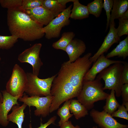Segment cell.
Segmentation results:
<instances>
[{"mask_svg":"<svg viewBox=\"0 0 128 128\" xmlns=\"http://www.w3.org/2000/svg\"><path fill=\"white\" fill-rule=\"evenodd\" d=\"M123 68V64H114L99 73L96 78L100 80L102 79L104 81V90L107 89L114 90L116 96L118 97L121 96V89L123 85L121 79Z\"/></svg>","mask_w":128,"mask_h":128,"instance_id":"277c9868","label":"cell"},{"mask_svg":"<svg viewBox=\"0 0 128 128\" xmlns=\"http://www.w3.org/2000/svg\"><path fill=\"white\" fill-rule=\"evenodd\" d=\"M72 6V5H69L43 27L42 31L46 38L50 39L59 37L62 28L70 24Z\"/></svg>","mask_w":128,"mask_h":128,"instance_id":"52a82bcc","label":"cell"},{"mask_svg":"<svg viewBox=\"0 0 128 128\" xmlns=\"http://www.w3.org/2000/svg\"><path fill=\"white\" fill-rule=\"evenodd\" d=\"M121 96L123 99L122 105L128 103V84L123 85L121 89Z\"/></svg>","mask_w":128,"mask_h":128,"instance_id":"d6a6232c","label":"cell"},{"mask_svg":"<svg viewBox=\"0 0 128 128\" xmlns=\"http://www.w3.org/2000/svg\"><path fill=\"white\" fill-rule=\"evenodd\" d=\"M27 83L25 92L30 96L51 95L50 90L56 74L45 79L39 78L32 73H27Z\"/></svg>","mask_w":128,"mask_h":128,"instance_id":"5b68a950","label":"cell"},{"mask_svg":"<svg viewBox=\"0 0 128 128\" xmlns=\"http://www.w3.org/2000/svg\"><path fill=\"white\" fill-rule=\"evenodd\" d=\"M118 19L119 26L116 29L117 34L120 38L123 35H128V19Z\"/></svg>","mask_w":128,"mask_h":128,"instance_id":"83f0119b","label":"cell"},{"mask_svg":"<svg viewBox=\"0 0 128 128\" xmlns=\"http://www.w3.org/2000/svg\"><path fill=\"white\" fill-rule=\"evenodd\" d=\"M110 23L114 22L115 19L120 18L128 10V0H114Z\"/></svg>","mask_w":128,"mask_h":128,"instance_id":"e0dca14e","label":"cell"},{"mask_svg":"<svg viewBox=\"0 0 128 128\" xmlns=\"http://www.w3.org/2000/svg\"><path fill=\"white\" fill-rule=\"evenodd\" d=\"M109 25V31L103 43L97 52L90 58L92 63H94L101 55L106 52L113 44L118 43L120 41V38L117 34L114 22L110 23Z\"/></svg>","mask_w":128,"mask_h":128,"instance_id":"4fadbf2b","label":"cell"},{"mask_svg":"<svg viewBox=\"0 0 128 128\" xmlns=\"http://www.w3.org/2000/svg\"><path fill=\"white\" fill-rule=\"evenodd\" d=\"M86 49V45L83 41L78 39H73L65 51L69 57L68 62L72 63L75 61L85 52Z\"/></svg>","mask_w":128,"mask_h":128,"instance_id":"9a60e30c","label":"cell"},{"mask_svg":"<svg viewBox=\"0 0 128 128\" xmlns=\"http://www.w3.org/2000/svg\"><path fill=\"white\" fill-rule=\"evenodd\" d=\"M92 53L88 52L75 61L64 62L54 78L50 90L53 96L50 111L58 109L63 103L77 97L82 88L84 76L92 63L90 60Z\"/></svg>","mask_w":128,"mask_h":128,"instance_id":"6da1fadb","label":"cell"},{"mask_svg":"<svg viewBox=\"0 0 128 128\" xmlns=\"http://www.w3.org/2000/svg\"><path fill=\"white\" fill-rule=\"evenodd\" d=\"M118 110L114 112L111 115L112 117L123 118L128 120V111L125 106L123 105H120Z\"/></svg>","mask_w":128,"mask_h":128,"instance_id":"4dcf8cb0","label":"cell"},{"mask_svg":"<svg viewBox=\"0 0 128 128\" xmlns=\"http://www.w3.org/2000/svg\"><path fill=\"white\" fill-rule=\"evenodd\" d=\"M92 128H98L96 126H94Z\"/></svg>","mask_w":128,"mask_h":128,"instance_id":"f35d334b","label":"cell"},{"mask_svg":"<svg viewBox=\"0 0 128 128\" xmlns=\"http://www.w3.org/2000/svg\"><path fill=\"white\" fill-rule=\"evenodd\" d=\"M121 19H128V9L123 14L122 17L120 18Z\"/></svg>","mask_w":128,"mask_h":128,"instance_id":"8d00e7d4","label":"cell"},{"mask_svg":"<svg viewBox=\"0 0 128 128\" xmlns=\"http://www.w3.org/2000/svg\"><path fill=\"white\" fill-rule=\"evenodd\" d=\"M42 6L50 11L55 17L66 9L57 0H43Z\"/></svg>","mask_w":128,"mask_h":128,"instance_id":"7402d4cb","label":"cell"},{"mask_svg":"<svg viewBox=\"0 0 128 128\" xmlns=\"http://www.w3.org/2000/svg\"><path fill=\"white\" fill-rule=\"evenodd\" d=\"M73 2L70 18L74 19H82L88 18L90 14L87 6L81 4L78 0Z\"/></svg>","mask_w":128,"mask_h":128,"instance_id":"ac0fdd59","label":"cell"},{"mask_svg":"<svg viewBox=\"0 0 128 128\" xmlns=\"http://www.w3.org/2000/svg\"><path fill=\"white\" fill-rule=\"evenodd\" d=\"M3 100V96L1 93L0 91V102H1Z\"/></svg>","mask_w":128,"mask_h":128,"instance_id":"74e56055","label":"cell"},{"mask_svg":"<svg viewBox=\"0 0 128 128\" xmlns=\"http://www.w3.org/2000/svg\"><path fill=\"white\" fill-rule=\"evenodd\" d=\"M69 109L76 119L84 117L88 114L87 110L77 100H71Z\"/></svg>","mask_w":128,"mask_h":128,"instance_id":"ffe728a7","label":"cell"},{"mask_svg":"<svg viewBox=\"0 0 128 128\" xmlns=\"http://www.w3.org/2000/svg\"></svg>","mask_w":128,"mask_h":128,"instance_id":"60d3db41","label":"cell"},{"mask_svg":"<svg viewBox=\"0 0 128 128\" xmlns=\"http://www.w3.org/2000/svg\"><path fill=\"white\" fill-rule=\"evenodd\" d=\"M87 6L89 14L93 15L96 17H99L103 8L102 0H95L89 3Z\"/></svg>","mask_w":128,"mask_h":128,"instance_id":"484cf974","label":"cell"},{"mask_svg":"<svg viewBox=\"0 0 128 128\" xmlns=\"http://www.w3.org/2000/svg\"><path fill=\"white\" fill-rule=\"evenodd\" d=\"M53 98V96L51 95L43 97H29L24 93L18 100L26 104L29 108L31 106L35 107L36 108L34 111V114L35 116H41L45 118L49 115L50 108Z\"/></svg>","mask_w":128,"mask_h":128,"instance_id":"ba28073f","label":"cell"},{"mask_svg":"<svg viewBox=\"0 0 128 128\" xmlns=\"http://www.w3.org/2000/svg\"><path fill=\"white\" fill-rule=\"evenodd\" d=\"M113 4V0H104L103 8L105 11L106 15L107 17L106 31L107 30L109 25L111 16L110 13L112 10Z\"/></svg>","mask_w":128,"mask_h":128,"instance_id":"f546056e","label":"cell"},{"mask_svg":"<svg viewBox=\"0 0 128 128\" xmlns=\"http://www.w3.org/2000/svg\"><path fill=\"white\" fill-rule=\"evenodd\" d=\"M71 100L65 101L63 106L59 108L57 111V114L60 118L58 122V125L61 126L64 123L69 121V119L73 115L71 114L69 109V106Z\"/></svg>","mask_w":128,"mask_h":128,"instance_id":"cb8c5ba5","label":"cell"},{"mask_svg":"<svg viewBox=\"0 0 128 128\" xmlns=\"http://www.w3.org/2000/svg\"><path fill=\"white\" fill-rule=\"evenodd\" d=\"M18 37L15 35H0V49H8L11 48L18 41Z\"/></svg>","mask_w":128,"mask_h":128,"instance_id":"d4e9b609","label":"cell"},{"mask_svg":"<svg viewBox=\"0 0 128 128\" xmlns=\"http://www.w3.org/2000/svg\"><path fill=\"white\" fill-rule=\"evenodd\" d=\"M124 61L114 60L106 58L104 54L101 55L85 74L83 81H92L95 80L97 74L105 69L114 64H123Z\"/></svg>","mask_w":128,"mask_h":128,"instance_id":"7c38bea8","label":"cell"},{"mask_svg":"<svg viewBox=\"0 0 128 128\" xmlns=\"http://www.w3.org/2000/svg\"><path fill=\"white\" fill-rule=\"evenodd\" d=\"M128 56V36L120 41L116 47L108 53L106 57L107 58L117 56L126 59Z\"/></svg>","mask_w":128,"mask_h":128,"instance_id":"d6986e66","label":"cell"},{"mask_svg":"<svg viewBox=\"0 0 128 128\" xmlns=\"http://www.w3.org/2000/svg\"><path fill=\"white\" fill-rule=\"evenodd\" d=\"M43 0H23L20 8L26 10L42 6Z\"/></svg>","mask_w":128,"mask_h":128,"instance_id":"4316f807","label":"cell"},{"mask_svg":"<svg viewBox=\"0 0 128 128\" xmlns=\"http://www.w3.org/2000/svg\"><path fill=\"white\" fill-rule=\"evenodd\" d=\"M106 99V103L103 107V110L111 115L120 105L116 98L114 90H111L110 94Z\"/></svg>","mask_w":128,"mask_h":128,"instance_id":"603a6c76","label":"cell"},{"mask_svg":"<svg viewBox=\"0 0 128 128\" xmlns=\"http://www.w3.org/2000/svg\"><path fill=\"white\" fill-rule=\"evenodd\" d=\"M27 83V73L19 65L15 64L6 86V91L13 96L23 95Z\"/></svg>","mask_w":128,"mask_h":128,"instance_id":"8992f818","label":"cell"},{"mask_svg":"<svg viewBox=\"0 0 128 128\" xmlns=\"http://www.w3.org/2000/svg\"><path fill=\"white\" fill-rule=\"evenodd\" d=\"M7 22L11 35L24 41H33L45 35L43 26L32 19L20 7L8 9Z\"/></svg>","mask_w":128,"mask_h":128,"instance_id":"7a4b0ae2","label":"cell"},{"mask_svg":"<svg viewBox=\"0 0 128 128\" xmlns=\"http://www.w3.org/2000/svg\"><path fill=\"white\" fill-rule=\"evenodd\" d=\"M94 121L101 128H128V125L118 122L111 115L104 110L92 109L90 113Z\"/></svg>","mask_w":128,"mask_h":128,"instance_id":"30bf717a","label":"cell"},{"mask_svg":"<svg viewBox=\"0 0 128 128\" xmlns=\"http://www.w3.org/2000/svg\"><path fill=\"white\" fill-rule=\"evenodd\" d=\"M42 44L37 43L30 47L26 49L20 54L18 59L21 63H27L32 67V73L38 76L41 67L43 64L40 57V54Z\"/></svg>","mask_w":128,"mask_h":128,"instance_id":"9c48e42d","label":"cell"},{"mask_svg":"<svg viewBox=\"0 0 128 128\" xmlns=\"http://www.w3.org/2000/svg\"><path fill=\"white\" fill-rule=\"evenodd\" d=\"M27 105L23 103L21 105H15L12 107L11 113L7 116L8 121L16 123L18 128H22L25 117L24 111Z\"/></svg>","mask_w":128,"mask_h":128,"instance_id":"2e32d148","label":"cell"},{"mask_svg":"<svg viewBox=\"0 0 128 128\" xmlns=\"http://www.w3.org/2000/svg\"><path fill=\"white\" fill-rule=\"evenodd\" d=\"M24 10L32 19L43 26L47 25L55 18L50 11L42 6Z\"/></svg>","mask_w":128,"mask_h":128,"instance_id":"5bb4252c","label":"cell"},{"mask_svg":"<svg viewBox=\"0 0 128 128\" xmlns=\"http://www.w3.org/2000/svg\"><path fill=\"white\" fill-rule=\"evenodd\" d=\"M61 5L66 7V4L70 2H73L75 0H57Z\"/></svg>","mask_w":128,"mask_h":128,"instance_id":"d590c367","label":"cell"},{"mask_svg":"<svg viewBox=\"0 0 128 128\" xmlns=\"http://www.w3.org/2000/svg\"><path fill=\"white\" fill-rule=\"evenodd\" d=\"M101 80L96 78L92 81L83 82L82 90L77 97L88 110L93 107L95 102L106 99L109 95L104 91Z\"/></svg>","mask_w":128,"mask_h":128,"instance_id":"3957f363","label":"cell"},{"mask_svg":"<svg viewBox=\"0 0 128 128\" xmlns=\"http://www.w3.org/2000/svg\"><path fill=\"white\" fill-rule=\"evenodd\" d=\"M1 60V57H0V61Z\"/></svg>","mask_w":128,"mask_h":128,"instance_id":"ab89813d","label":"cell"},{"mask_svg":"<svg viewBox=\"0 0 128 128\" xmlns=\"http://www.w3.org/2000/svg\"><path fill=\"white\" fill-rule=\"evenodd\" d=\"M23 0H0V4L3 8L11 9L21 6Z\"/></svg>","mask_w":128,"mask_h":128,"instance_id":"f1b7e54d","label":"cell"},{"mask_svg":"<svg viewBox=\"0 0 128 128\" xmlns=\"http://www.w3.org/2000/svg\"><path fill=\"white\" fill-rule=\"evenodd\" d=\"M1 92L3 100L0 104V124L6 126L9 123L7 118L8 113L14 105H20L18 100L23 95L13 96L6 90L1 91Z\"/></svg>","mask_w":128,"mask_h":128,"instance_id":"8fae6325","label":"cell"},{"mask_svg":"<svg viewBox=\"0 0 128 128\" xmlns=\"http://www.w3.org/2000/svg\"><path fill=\"white\" fill-rule=\"evenodd\" d=\"M121 79L123 84H128V63L124 61L121 75Z\"/></svg>","mask_w":128,"mask_h":128,"instance_id":"1f68e13d","label":"cell"},{"mask_svg":"<svg viewBox=\"0 0 128 128\" xmlns=\"http://www.w3.org/2000/svg\"><path fill=\"white\" fill-rule=\"evenodd\" d=\"M56 119L57 117L55 116H54L50 118L47 122L44 124L42 123L41 121L40 126L37 128H46L51 124H54ZM29 128H32L31 123L29 124Z\"/></svg>","mask_w":128,"mask_h":128,"instance_id":"836d02e7","label":"cell"},{"mask_svg":"<svg viewBox=\"0 0 128 128\" xmlns=\"http://www.w3.org/2000/svg\"><path fill=\"white\" fill-rule=\"evenodd\" d=\"M60 127V128H80L78 125L74 126L71 121L69 120L64 123Z\"/></svg>","mask_w":128,"mask_h":128,"instance_id":"e575fe53","label":"cell"},{"mask_svg":"<svg viewBox=\"0 0 128 128\" xmlns=\"http://www.w3.org/2000/svg\"><path fill=\"white\" fill-rule=\"evenodd\" d=\"M75 36V34L73 32H64L62 34L60 38L53 43L52 46L55 49L65 51L67 46L73 39Z\"/></svg>","mask_w":128,"mask_h":128,"instance_id":"44dd1931","label":"cell"}]
</instances>
